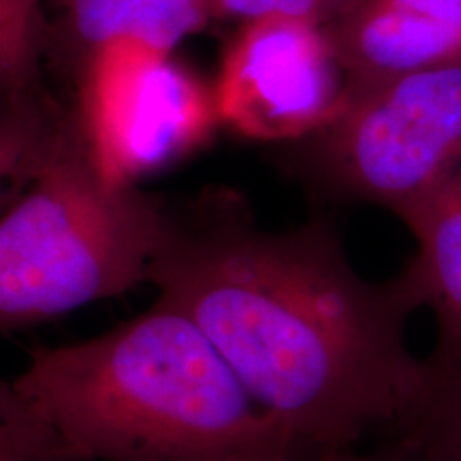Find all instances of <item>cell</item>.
<instances>
[{
  "label": "cell",
  "instance_id": "1",
  "mask_svg": "<svg viewBox=\"0 0 461 461\" xmlns=\"http://www.w3.org/2000/svg\"><path fill=\"white\" fill-rule=\"evenodd\" d=\"M149 282L305 455L391 429L423 384L400 282L363 280L330 221L265 233L235 199L203 201L186 218L171 214Z\"/></svg>",
  "mask_w": 461,
  "mask_h": 461
},
{
  "label": "cell",
  "instance_id": "2",
  "mask_svg": "<svg viewBox=\"0 0 461 461\" xmlns=\"http://www.w3.org/2000/svg\"><path fill=\"white\" fill-rule=\"evenodd\" d=\"M3 384L73 461L310 457L205 333L160 299L103 336L39 346Z\"/></svg>",
  "mask_w": 461,
  "mask_h": 461
},
{
  "label": "cell",
  "instance_id": "3",
  "mask_svg": "<svg viewBox=\"0 0 461 461\" xmlns=\"http://www.w3.org/2000/svg\"><path fill=\"white\" fill-rule=\"evenodd\" d=\"M171 214L99 176L86 148L51 146L0 221V330L24 331L149 282Z\"/></svg>",
  "mask_w": 461,
  "mask_h": 461
},
{
  "label": "cell",
  "instance_id": "4",
  "mask_svg": "<svg viewBox=\"0 0 461 461\" xmlns=\"http://www.w3.org/2000/svg\"><path fill=\"white\" fill-rule=\"evenodd\" d=\"M314 180L330 194L397 212L461 176V62L346 92L319 132Z\"/></svg>",
  "mask_w": 461,
  "mask_h": 461
},
{
  "label": "cell",
  "instance_id": "5",
  "mask_svg": "<svg viewBox=\"0 0 461 461\" xmlns=\"http://www.w3.org/2000/svg\"><path fill=\"white\" fill-rule=\"evenodd\" d=\"M221 122L214 88L157 48L132 39L86 58L84 148L103 180L137 186L197 152Z\"/></svg>",
  "mask_w": 461,
  "mask_h": 461
},
{
  "label": "cell",
  "instance_id": "6",
  "mask_svg": "<svg viewBox=\"0 0 461 461\" xmlns=\"http://www.w3.org/2000/svg\"><path fill=\"white\" fill-rule=\"evenodd\" d=\"M346 90L327 26L263 15L229 43L214 99L221 122L240 135L285 141L325 131L342 113Z\"/></svg>",
  "mask_w": 461,
  "mask_h": 461
},
{
  "label": "cell",
  "instance_id": "7",
  "mask_svg": "<svg viewBox=\"0 0 461 461\" xmlns=\"http://www.w3.org/2000/svg\"><path fill=\"white\" fill-rule=\"evenodd\" d=\"M327 32L348 90L461 62V0H359Z\"/></svg>",
  "mask_w": 461,
  "mask_h": 461
},
{
  "label": "cell",
  "instance_id": "8",
  "mask_svg": "<svg viewBox=\"0 0 461 461\" xmlns=\"http://www.w3.org/2000/svg\"><path fill=\"white\" fill-rule=\"evenodd\" d=\"M411 229L417 252L397 276L414 310L436 321L431 367L461 363V176L395 214Z\"/></svg>",
  "mask_w": 461,
  "mask_h": 461
},
{
  "label": "cell",
  "instance_id": "9",
  "mask_svg": "<svg viewBox=\"0 0 461 461\" xmlns=\"http://www.w3.org/2000/svg\"><path fill=\"white\" fill-rule=\"evenodd\" d=\"M65 32L86 50L132 39L171 54L177 43L207 24L212 0H62Z\"/></svg>",
  "mask_w": 461,
  "mask_h": 461
},
{
  "label": "cell",
  "instance_id": "10",
  "mask_svg": "<svg viewBox=\"0 0 461 461\" xmlns=\"http://www.w3.org/2000/svg\"><path fill=\"white\" fill-rule=\"evenodd\" d=\"M411 461H461V363L431 367L403 417L389 429Z\"/></svg>",
  "mask_w": 461,
  "mask_h": 461
},
{
  "label": "cell",
  "instance_id": "11",
  "mask_svg": "<svg viewBox=\"0 0 461 461\" xmlns=\"http://www.w3.org/2000/svg\"><path fill=\"white\" fill-rule=\"evenodd\" d=\"M39 51V0H0V62L11 88L24 84Z\"/></svg>",
  "mask_w": 461,
  "mask_h": 461
},
{
  "label": "cell",
  "instance_id": "12",
  "mask_svg": "<svg viewBox=\"0 0 461 461\" xmlns=\"http://www.w3.org/2000/svg\"><path fill=\"white\" fill-rule=\"evenodd\" d=\"M359 0H212L214 17L255 20L263 15H285L308 20L314 24H331Z\"/></svg>",
  "mask_w": 461,
  "mask_h": 461
},
{
  "label": "cell",
  "instance_id": "13",
  "mask_svg": "<svg viewBox=\"0 0 461 461\" xmlns=\"http://www.w3.org/2000/svg\"><path fill=\"white\" fill-rule=\"evenodd\" d=\"M291 461H411L408 455L402 451L395 442H389L387 447H380L372 453H355L353 448H333V451H321L310 455L305 459Z\"/></svg>",
  "mask_w": 461,
  "mask_h": 461
}]
</instances>
